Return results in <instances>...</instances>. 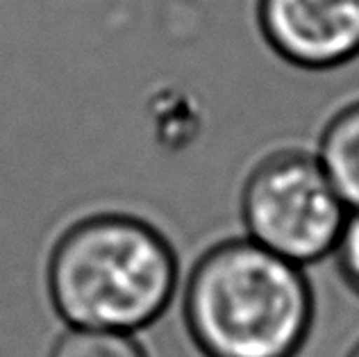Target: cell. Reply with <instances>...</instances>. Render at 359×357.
<instances>
[{"instance_id": "4", "label": "cell", "mask_w": 359, "mask_h": 357, "mask_svg": "<svg viewBox=\"0 0 359 357\" xmlns=\"http://www.w3.org/2000/svg\"><path fill=\"white\" fill-rule=\"evenodd\" d=\"M262 41L289 67L309 73L359 58V0H255Z\"/></svg>"}, {"instance_id": "8", "label": "cell", "mask_w": 359, "mask_h": 357, "mask_svg": "<svg viewBox=\"0 0 359 357\" xmlns=\"http://www.w3.org/2000/svg\"><path fill=\"white\" fill-rule=\"evenodd\" d=\"M348 357H359V342L355 344V349H353L351 353H348Z\"/></svg>"}, {"instance_id": "1", "label": "cell", "mask_w": 359, "mask_h": 357, "mask_svg": "<svg viewBox=\"0 0 359 357\" xmlns=\"http://www.w3.org/2000/svg\"><path fill=\"white\" fill-rule=\"evenodd\" d=\"M180 262L171 239L146 216L93 210L57 232L46 260V289L71 328L132 332L173 303Z\"/></svg>"}, {"instance_id": "7", "label": "cell", "mask_w": 359, "mask_h": 357, "mask_svg": "<svg viewBox=\"0 0 359 357\" xmlns=\"http://www.w3.org/2000/svg\"><path fill=\"white\" fill-rule=\"evenodd\" d=\"M334 264L346 287L359 296V210H351L332 250Z\"/></svg>"}, {"instance_id": "5", "label": "cell", "mask_w": 359, "mask_h": 357, "mask_svg": "<svg viewBox=\"0 0 359 357\" xmlns=\"http://www.w3.org/2000/svg\"><path fill=\"white\" fill-rule=\"evenodd\" d=\"M311 148L346 208L359 210V98L332 109Z\"/></svg>"}, {"instance_id": "2", "label": "cell", "mask_w": 359, "mask_h": 357, "mask_svg": "<svg viewBox=\"0 0 359 357\" xmlns=\"http://www.w3.org/2000/svg\"><path fill=\"white\" fill-rule=\"evenodd\" d=\"M182 316L203 357H298L314 323V291L302 267L237 234L189 269Z\"/></svg>"}, {"instance_id": "3", "label": "cell", "mask_w": 359, "mask_h": 357, "mask_svg": "<svg viewBox=\"0 0 359 357\" xmlns=\"http://www.w3.org/2000/svg\"><path fill=\"white\" fill-rule=\"evenodd\" d=\"M348 212L311 146L269 148L239 187L243 237L302 269L332 255Z\"/></svg>"}, {"instance_id": "6", "label": "cell", "mask_w": 359, "mask_h": 357, "mask_svg": "<svg viewBox=\"0 0 359 357\" xmlns=\"http://www.w3.org/2000/svg\"><path fill=\"white\" fill-rule=\"evenodd\" d=\"M48 357H148L132 332L69 328Z\"/></svg>"}]
</instances>
